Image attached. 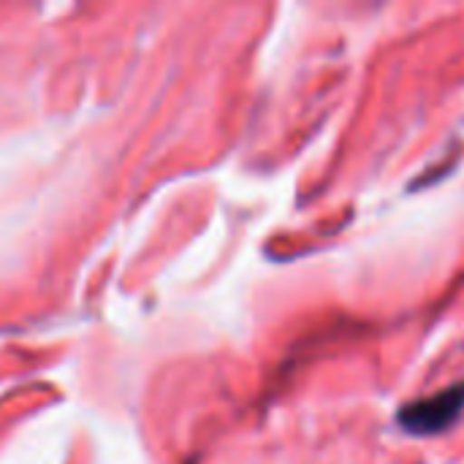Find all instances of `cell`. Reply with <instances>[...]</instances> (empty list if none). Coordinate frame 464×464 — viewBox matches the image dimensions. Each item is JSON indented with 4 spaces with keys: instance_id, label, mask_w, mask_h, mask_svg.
<instances>
[{
    "instance_id": "1",
    "label": "cell",
    "mask_w": 464,
    "mask_h": 464,
    "mask_svg": "<svg viewBox=\"0 0 464 464\" xmlns=\"http://www.w3.org/2000/svg\"><path fill=\"white\" fill-rule=\"evenodd\" d=\"M464 411V386H454L435 397L419 400L400 411V424L416 435H438L449 430Z\"/></svg>"
}]
</instances>
